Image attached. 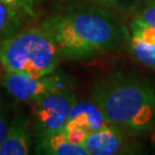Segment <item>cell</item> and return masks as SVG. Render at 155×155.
<instances>
[{
  "mask_svg": "<svg viewBox=\"0 0 155 155\" xmlns=\"http://www.w3.org/2000/svg\"><path fill=\"white\" fill-rule=\"evenodd\" d=\"M69 82L68 76L55 71L44 76L5 71L1 77V85L13 98L29 104L48 93L69 89Z\"/></svg>",
  "mask_w": 155,
  "mask_h": 155,
  "instance_id": "obj_5",
  "label": "cell"
},
{
  "mask_svg": "<svg viewBox=\"0 0 155 155\" xmlns=\"http://www.w3.org/2000/svg\"><path fill=\"white\" fill-rule=\"evenodd\" d=\"M21 11L0 1V40L16 32L21 27Z\"/></svg>",
  "mask_w": 155,
  "mask_h": 155,
  "instance_id": "obj_11",
  "label": "cell"
},
{
  "mask_svg": "<svg viewBox=\"0 0 155 155\" xmlns=\"http://www.w3.org/2000/svg\"><path fill=\"white\" fill-rule=\"evenodd\" d=\"M91 98L108 123L132 134L153 127L155 123V87L143 77L114 72L95 81Z\"/></svg>",
  "mask_w": 155,
  "mask_h": 155,
  "instance_id": "obj_2",
  "label": "cell"
},
{
  "mask_svg": "<svg viewBox=\"0 0 155 155\" xmlns=\"http://www.w3.org/2000/svg\"><path fill=\"white\" fill-rule=\"evenodd\" d=\"M77 100L69 87L46 94L31 102V111L38 138L61 131Z\"/></svg>",
  "mask_w": 155,
  "mask_h": 155,
  "instance_id": "obj_4",
  "label": "cell"
},
{
  "mask_svg": "<svg viewBox=\"0 0 155 155\" xmlns=\"http://www.w3.org/2000/svg\"><path fill=\"white\" fill-rule=\"evenodd\" d=\"M108 123L102 110L94 101H79L72 106L64 125L82 129L91 133Z\"/></svg>",
  "mask_w": 155,
  "mask_h": 155,
  "instance_id": "obj_8",
  "label": "cell"
},
{
  "mask_svg": "<svg viewBox=\"0 0 155 155\" xmlns=\"http://www.w3.org/2000/svg\"><path fill=\"white\" fill-rule=\"evenodd\" d=\"M40 150L51 155H90L84 145L75 144L67 138L62 131L55 132L43 138H38Z\"/></svg>",
  "mask_w": 155,
  "mask_h": 155,
  "instance_id": "obj_10",
  "label": "cell"
},
{
  "mask_svg": "<svg viewBox=\"0 0 155 155\" xmlns=\"http://www.w3.org/2000/svg\"><path fill=\"white\" fill-rule=\"evenodd\" d=\"M60 60L55 41L43 27L17 30L0 43V64L5 71L44 76L55 71Z\"/></svg>",
  "mask_w": 155,
  "mask_h": 155,
  "instance_id": "obj_3",
  "label": "cell"
},
{
  "mask_svg": "<svg viewBox=\"0 0 155 155\" xmlns=\"http://www.w3.org/2000/svg\"><path fill=\"white\" fill-rule=\"evenodd\" d=\"M129 47L139 62L155 69V27L134 17L130 22Z\"/></svg>",
  "mask_w": 155,
  "mask_h": 155,
  "instance_id": "obj_6",
  "label": "cell"
},
{
  "mask_svg": "<svg viewBox=\"0 0 155 155\" xmlns=\"http://www.w3.org/2000/svg\"><path fill=\"white\" fill-rule=\"evenodd\" d=\"M150 141H152V144L155 146V127L153 129V132H152V136H150Z\"/></svg>",
  "mask_w": 155,
  "mask_h": 155,
  "instance_id": "obj_15",
  "label": "cell"
},
{
  "mask_svg": "<svg viewBox=\"0 0 155 155\" xmlns=\"http://www.w3.org/2000/svg\"><path fill=\"white\" fill-rule=\"evenodd\" d=\"M83 145L90 155H113L124 153L127 140L121 127L107 123L86 136Z\"/></svg>",
  "mask_w": 155,
  "mask_h": 155,
  "instance_id": "obj_7",
  "label": "cell"
},
{
  "mask_svg": "<svg viewBox=\"0 0 155 155\" xmlns=\"http://www.w3.org/2000/svg\"><path fill=\"white\" fill-rule=\"evenodd\" d=\"M97 1H101V2H113L115 0H97Z\"/></svg>",
  "mask_w": 155,
  "mask_h": 155,
  "instance_id": "obj_16",
  "label": "cell"
},
{
  "mask_svg": "<svg viewBox=\"0 0 155 155\" xmlns=\"http://www.w3.org/2000/svg\"><path fill=\"white\" fill-rule=\"evenodd\" d=\"M67 60H87L117 48L127 38L124 29L106 12L85 9L46 18L41 25Z\"/></svg>",
  "mask_w": 155,
  "mask_h": 155,
  "instance_id": "obj_1",
  "label": "cell"
},
{
  "mask_svg": "<svg viewBox=\"0 0 155 155\" xmlns=\"http://www.w3.org/2000/svg\"><path fill=\"white\" fill-rule=\"evenodd\" d=\"M30 132L27 118L17 114L9 123L0 145V155H27L30 153Z\"/></svg>",
  "mask_w": 155,
  "mask_h": 155,
  "instance_id": "obj_9",
  "label": "cell"
},
{
  "mask_svg": "<svg viewBox=\"0 0 155 155\" xmlns=\"http://www.w3.org/2000/svg\"><path fill=\"white\" fill-rule=\"evenodd\" d=\"M136 17L155 27V0H146L145 5Z\"/></svg>",
  "mask_w": 155,
  "mask_h": 155,
  "instance_id": "obj_12",
  "label": "cell"
},
{
  "mask_svg": "<svg viewBox=\"0 0 155 155\" xmlns=\"http://www.w3.org/2000/svg\"><path fill=\"white\" fill-rule=\"evenodd\" d=\"M20 1L27 14H33V6L36 5L37 0H20Z\"/></svg>",
  "mask_w": 155,
  "mask_h": 155,
  "instance_id": "obj_14",
  "label": "cell"
},
{
  "mask_svg": "<svg viewBox=\"0 0 155 155\" xmlns=\"http://www.w3.org/2000/svg\"><path fill=\"white\" fill-rule=\"evenodd\" d=\"M8 111L9 108L6 104V101L0 95V145L2 143V140L5 138L9 122H8Z\"/></svg>",
  "mask_w": 155,
  "mask_h": 155,
  "instance_id": "obj_13",
  "label": "cell"
}]
</instances>
